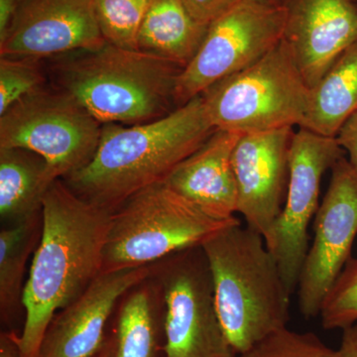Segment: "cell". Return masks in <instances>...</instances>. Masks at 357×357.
Wrapping results in <instances>:
<instances>
[{"instance_id":"obj_1","label":"cell","mask_w":357,"mask_h":357,"mask_svg":"<svg viewBox=\"0 0 357 357\" xmlns=\"http://www.w3.org/2000/svg\"><path fill=\"white\" fill-rule=\"evenodd\" d=\"M41 213L39 243L23 291L24 326L15 335L20 357H38L56 312L102 273L112 211L79 198L59 178L47 192Z\"/></svg>"},{"instance_id":"obj_2","label":"cell","mask_w":357,"mask_h":357,"mask_svg":"<svg viewBox=\"0 0 357 357\" xmlns=\"http://www.w3.org/2000/svg\"><path fill=\"white\" fill-rule=\"evenodd\" d=\"M215 130L202 95L156 121L102 124L93 158L63 181L79 198L114 211L136 192L164 182Z\"/></svg>"},{"instance_id":"obj_3","label":"cell","mask_w":357,"mask_h":357,"mask_svg":"<svg viewBox=\"0 0 357 357\" xmlns=\"http://www.w3.org/2000/svg\"><path fill=\"white\" fill-rule=\"evenodd\" d=\"M181 66L105 43L52 59L53 86L72 96L102 124L156 121L177 109Z\"/></svg>"},{"instance_id":"obj_4","label":"cell","mask_w":357,"mask_h":357,"mask_svg":"<svg viewBox=\"0 0 357 357\" xmlns=\"http://www.w3.org/2000/svg\"><path fill=\"white\" fill-rule=\"evenodd\" d=\"M202 248L213 278L218 318L237 357L287 328L292 295L261 234L238 222Z\"/></svg>"},{"instance_id":"obj_5","label":"cell","mask_w":357,"mask_h":357,"mask_svg":"<svg viewBox=\"0 0 357 357\" xmlns=\"http://www.w3.org/2000/svg\"><path fill=\"white\" fill-rule=\"evenodd\" d=\"M238 222L210 217L164 182L150 185L112 211L102 272L149 266L185 249L201 248Z\"/></svg>"},{"instance_id":"obj_6","label":"cell","mask_w":357,"mask_h":357,"mask_svg":"<svg viewBox=\"0 0 357 357\" xmlns=\"http://www.w3.org/2000/svg\"><path fill=\"white\" fill-rule=\"evenodd\" d=\"M218 130L251 133L304 123L311 89L283 39L250 67L202 93Z\"/></svg>"},{"instance_id":"obj_7","label":"cell","mask_w":357,"mask_h":357,"mask_svg":"<svg viewBox=\"0 0 357 357\" xmlns=\"http://www.w3.org/2000/svg\"><path fill=\"white\" fill-rule=\"evenodd\" d=\"M102 128L69 93L45 86L0 115V148L34 152L64 178L93 158Z\"/></svg>"},{"instance_id":"obj_8","label":"cell","mask_w":357,"mask_h":357,"mask_svg":"<svg viewBox=\"0 0 357 357\" xmlns=\"http://www.w3.org/2000/svg\"><path fill=\"white\" fill-rule=\"evenodd\" d=\"M160 262L156 277L164 304V357H237L218 318L202 246Z\"/></svg>"},{"instance_id":"obj_9","label":"cell","mask_w":357,"mask_h":357,"mask_svg":"<svg viewBox=\"0 0 357 357\" xmlns=\"http://www.w3.org/2000/svg\"><path fill=\"white\" fill-rule=\"evenodd\" d=\"M286 9L243 0L213 20L201 47L178 77V107L225 77L250 67L283 39Z\"/></svg>"},{"instance_id":"obj_10","label":"cell","mask_w":357,"mask_h":357,"mask_svg":"<svg viewBox=\"0 0 357 357\" xmlns=\"http://www.w3.org/2000/svg\"><path fill=\"white\" fill-rule=\"evenodd\" d=\"M344 157L337 138L300 128L290 148V171L285 201L265 241L276 258L291 295L297 289L309 250L307 227L319 210V187L326 171Z\"/></svg>"},{"instance_id":"obj_11","label":"cell","mask_w":357,"mask_h":357,"mask_svg":"<svg viewBox=\"0 0 357 357\" xmlns=\"http://www.w3.org/2000/svg\"><path fill=\"white\" fill-rule=\"evenodd\" d=\"M331 171L297 285L298 305L306 319L319 316L326 294L351 258L357 236V173L345 157Z\"/></svg>"},{"instance_id":"obj_12","label":"cell","mask_w":357,"mask_h":357,"mask_svg":"<svg viewBox=\"0 0 357 357\" xmlns=\"http://www.w3.org/2000/svg\"><path fill=\"white\" fill-rule=\"evenodd\" d=\"M105 43L93 0H21L0 36V57L53 59Z\"/></svg>"},{"instance_id":"obj_13","label":"cell","mask_w":357,"mask_h":357,"mask_svg":"<svg viewBox=\"0 0 357 357\" xmlns=\"http://www.w3.org/2000/svg\"><path fill=\"white\" fill-rule=\"evenodd\" d=\"M294 128L244 133L232 154L237 213L266 241L287 192Z\"/></svg>"},{"instance_id":"obj_14","label":"cell","mask_w":357,"mask_h":357,"mask_svg":"<svg viewBox=\"0 0 357 357\" xmlns=\"http://www.w3.org/2000/svg\"><path fill=\"white\" fill-rule=\"evenodd\" d=\"M150 274V266L102 272L51 321L38 357H98L117 303Z\"/></svg>"},{"instance_id":"obj_15","label":"cell","mask_w":357,"mask_h":357,"mask_svg":"<svg viewBox=\"0 0 357 357\" xmlns=\"http://www.w3.org/2000/svg\"><path fill=\"white\" fill-rule=\"evenodd\" d=\"M283 40L310 89L357 38V6L352 0H282Z\"/></svg>"},{"instance_id":"obj_16","label":"cell","mask_w":357,"mask_h":357,"mask_svg":"<svg viewBox=\"0 0 357 357\" xmlns=\"http://www.w3.org/2000/svg\"><path fill=\"white\" fill-rule=\"evenodd\" d=\"M241 133L215 130L164 183L217 220L236 218L237 187L232 154Z\"/></svg>"},{"instance_id":"obj_17","label":"cell","mask_w":357,"mask_h":357,"mask_svg":"<svg viewBox=\"0 0 357 357\" xmlns=\"http://www.w3.org/2000/svg\"><path fill=\"white\" fill-rule=\"evenodd\" d=\"M144 282L122 301L114 333L98 357H164V304Z\"/></svg>"},{"instance_id":"obj_18","label":"cell","mask_w":357,"mask_h":357,"mask_svg":"<svg viewBox=\"0 0 357 357\" xmlns=\"http://www.w3.org/2000/svg\"><path fill=\"white\" fill-rule=\"evenodd\" d=\"M58 176L40 155L22 148H0V217L17 223L40 215Z\"/></svg>"},{"instance_id":"obj_19","label":"cell","mask_w":357,"mask_h":357,"mask_svg":"<svg viewBox=\"0 0 357 357\" xmlns=\"http://www.w3.org/2000/svg\"><path fill=\"white\" fill-rule=\"evenodd\" d=\"M208 25L197 20L183 0H153L138 35V51L184 69L203 43Z\"/></svg>"},{"instance_id":"obj_20","label":"cell","mask_w":357,"mask_h":357,"mask_svg":"<svg viewBox=\"0 0 357 357\" xmlns=\"http://www.w3.org/2000/svg\"><path fill=\"white\" fill-rule=\"evenodd\" d=\"M357 110V38L311 89L309 109L300 128L335 137Z\"/></svg>"},{"instance_id":"obj_21","label":"cell","mask_w":357,"mask_h":357,"mask_svg":"<svg viewBox=\"0 0 357 357\" xmlns=\"http://www.w3.org/2000/svg\"><path fill=\"white\" fill-rule=\"evenodd\" d=\"M39 215L0 231V310L7 317L22 304L26 263L40 236ZM41 234V232H40Z\"/></svg>"},{"instance_id":"obj_22","label":"cell","mask_w":357,"mask_h":357,"mask_svg":"<svg viewBox=\"0 0 357 357\" xmlns=\"http://www.w3.org/2000/svg\"><path fill=\"white\" fill-rule=\"evenodd\" d=\"M153 0H93L96 20L107 43L138 50L141 25Z\"/></svg>"},{"instance_id":"obj_23","label":"cell","mask_w":357,"mask_h":357,"mask_svg":"<svg viewBox=\"0 0 357 357\" xmlns=\"http://www.w3.org/2000/svg\"><path fill=\"white\" fill-rule=\"evenodd\" d=\"M319 317L326 330H345L357 323V258H351L321 304Z\"/></svg>"},{"instance_id":"obj_24","label":"cell","mask_w":357,"mask_h":357,"mask_svg":"<svg viewBox=\"0 0 357 357\" xmlns=\"http://www.w3.org/2000/svg\"><path fill=\"white\" fill-rule=\"evenodd\" d=\"M39 60L29 58H0V115L14 103L46 84Z\"/></svg>"},{"instance_id":"obj_25","label":"cell","mask_w":357,"mask_h":357,"mask_svg":"<svg viewBox=\"0 0 357 357\" xmlns=\"http://www.w3.org/2000/svg\"><path fill=\"white\" fill-rule=\"evenodd\" d=\"M238 357H338V354L314 333L293 332L285 328Z\"/></svg>"},{"instance_id":"obj_26","label":"cell","mask_w":357,"mask_h":357,"mask_svg":"<svg viewBox=\"0 0 357 357\" xmlns=\"http://www.w3.org/2000/svg\"><path fill=\"white\" fill-rule=\"evenodd\" d=\"M190 13L199 22L210 25L243 0H183Z\"/></svg>"},{"instance_id":"obj_27","label":"cell","mask_w":357,"mask_h":357,"mask_svg":"<svg viewBox=\"0 0 357 357\" xmlns=\"http://www.w3.org/2000/svg\"><path fill=\"white\" fill-rule=\"evenodd\" d=\"M338 145L349 155V162L357 173V110L342 124L337 136Z\"/></svg>"},{"instance_id":"obj_28","label":"cell","mask_w":357,"mask_h":357,"mask_svg":"<svg viewBox=\"0 0 357 357\" xmlns=\"http://www.w3.org/2000/svg\"><path fill=\"white\" fill-rule=\"evenodd\" d=\"M337 354L338 357H357V323L344 330Z\"/></svg>"},{"instance_id":"obj_29","label":"cell","mask_w":357,"mask_h":357,"mask_svg":"<svg viewBox=\"0 0 357 357\" xmlns=\"http://www.w3.org/2000/svg\"><path fill=\"white\" fill-rule=\"evenodd\" d=\"M21 0H0V36L6 33Z\"/></svg>"},{"instance_id":"obj_30","label":"cell","mask_w":357,"mask_h":357,"mask_svg":"<svg viewBox=\"0 0 357 357\" xmlns=\"http://www.w3.org/2000/svg\"><path fill=\"white\" fill-rule=\"evenodd\" d=\"M0 357H20L15 333H1Z\"/></svg>"},{"instance_id":"obj_31","label":"cell","mask_w":357,"mask_h":357,"mask_svg":"<svg viewBox=\"0 0 357 357\" xmlns=\"http://www.w3.org/2000/svg\"><path fill=\"white\" fill-rule=\"evenodd\" d=\"M252 1L258 2V3L265 4V6H282V0H252Z\"/></svg>"},{"instance_id":"obj_32","label":"cell","mask_w":357,"mask_h":357,"mask_svg":"<svg viewBox=\"0 0 357 357\" xmlns=\"http://www.w3.org/2000/svg\"><path fill=\"white\" fill-rule=\"evenodd\" d=\"M352 1H354V0H352Z\"/></svg>"}]
</instances>
